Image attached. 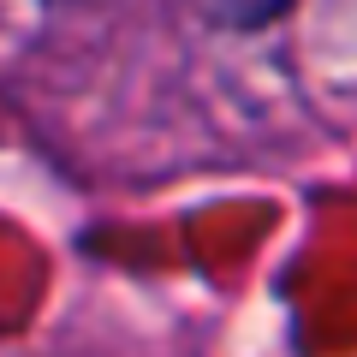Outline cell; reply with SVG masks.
<instances>
[{
  "label": "cell",
  "mask_w": 357,
  "mask_h": 357,
  "mask_svg": "<svg viewBox=\"0 0 357 357\" xmlns=\"http://www.w3.org/2000/svg\"><path fill=\"white\" fill-rule=\"evenodd\" d=\"M292 0H191V13L215 30H262L286 13Z\"/></svg>",
  "instance_id": "obj_1"
}]
</instances>
